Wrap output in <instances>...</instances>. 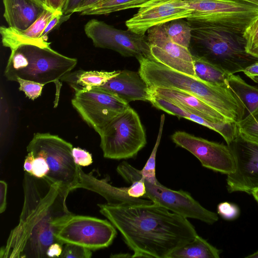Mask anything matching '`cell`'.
Instances as JSON below:
<instances>
[{"label":"cell","mask_w":258,"mask_h":258,"mask_svg":"<svg viewBox=\"0 0 258 258\" xmlns=\"http://www.w3.org/2000/svg\"><path fill=\"white\" fill-rule=\"evenodd\" d=\"M99 135L103 156L110 159L134 158L147 144L140 116L130 106L115 117Z\"/></svg>","instance_id":"cell-7"},{"label":"cell","mask_w":258,"mask_h":258,"mask_svg":"<svg viewBox=\"0 0 258 258\" xmlns=\"http://www.w3.org/2000/svg\"><path fill=\"white\" fill-rule=\"evenodd\" d=\"M16 82L19 85V90L23 92L27 97L32 100L41 95L43 88L45 85L44 84L21 78H18Z\"/></svg>","instance_id":"cell-31"},{"label":"cell","mask_w":258,"mask_h":258,"mask_svg":"<svg viewBox=\"0 0 258 258\" xmlns=\"http://www.w3.org/2000/svg\"><path fill=\"white\" fill-rule=\"evenodd\" d=\"M243 34L245 40L246 51L258 58V18L245 29Z\"/></svg>","instance_id":"cell-30"},{"label":"cell","mask_w":258,"mask_h":258,"mask_svg":"<svg viewBox=\"0 0 258 258\" xmlns=\"http://www.w3.org/2000/svg\"><path fill=\"white\" fill-rule=\"evenodd\" d=\"M192 12L185 0H151L139 8L125 24L128 30L144 35L154 26L189 18Z\"/></svg>","instance_id":"cell-15"},{"label":"cell","mask_w":258,"mask_h":258,"mask_svg":"<svg viewBox=\"0 0 258 258\" xmlns=\"http://www.w3.org/2000/svg\"><path fill=\"white\" fill-rule=\"evenodd\" d=\"M243 72L254 82L258 83V61L247 67Z\"/></svg>","instance_id":"cell-40"},{"label":"cell","mask_w":258,"mask_h":258,"mask_svg":"<svg viewBox=\"0 0 258 258\" xmlns=\"http://www.w3.org/2000/svg\"><path fill=\"white\" fill-rule=\"evenodd\" d=\"M165 117L164 114L161 115L158 134L155 145L144 166L142 170H139L141 177L152 183L158 182L156 175V157L162 135Z\"/></svg>","instance_id":"cell-29"},{"label":"cell","mask_w":258,"mask_h":258,"mask_svg":"<svg viewBox=\"0 0 258 258\" xmlns=\"http://www.w3.org/2000/svg\"><path fill=\"white\" fill-rule=\"evenodd\" d=\"M171 138L177 146L194 155L203 167L227 175L235 172V161L228 145L210 141L183 131L175 132Z\"/></svg>","instance_id":"cell-11"},{"label":"cell","mask_w":258,"mask_h":258,"mask_svg":"<svg viewBox=\"0 0 258 258\" xmlns=\"http://www.w3.org/2000/svg\"><path fill=\"white\" fill-rule=\"evenodd\" d=\"M104 1L105 0H84L80 7L75 12L80 13L84 10Z\"/></svg>","instance_id":"cell-43"},{"label":"cell","mask_w":258,"mask_h":258,"mask_svg":"<svg viewBox=\"0 0 258 258\" xmlns=\"http://www.w3.org/2000/svg\"><path fill=\"white\" fill-rule=\"evenodd\" d=\"M8 185L6 181H0V213L4 212L7 207Z\"/></svg>","instance_id":"cell-37"},{"label":"cell","mask_w":258,"mask_h":258,"mask_svg":"<svg viewBox=\"0 0 258 258\" xmlns=\"http://www.w3.org/2000/svg\"><path fill=\"white\" fill-rule=\"evenodd\" d=\"M236 1L248 2V3H252V4H255V5H256L258 6V0H236Z\"/></svg>","instance_id":"cell-46"},{"label":"cell","mask_w":258,"mask_h":258,"mask_svg":"<svg viewBox=\"0 0 258 258\" xmlns=\"http://www.w3.org/2000/svg\"><path fill=\"white\" fill-rule=\"evenodd\" d=\"M84 0H68L62 10L64 15L72 14L80 7Z\"/></svg>","instance_id":"cell-39"},{"label":"cell","mask_w":258,"mask_h":258,"mask_svg":"<svg viewBox=\"0 0 258 258\" xmlns=\"http://www.w3.org/2000/svg\"><path fill=\"white\" fill-rule=\"evenodd\" d=\"M217 213L223 219L226 220H233L240 215L239 207L233 203L224 202L217 206Z\"/></svg>","instance_id":"cell-33"},{"label":"cell","mask_w":258,"mask_h":258,"mask_svg":"<svg viewBox=\"0 0 258 258\" xmlns=\"http://www.w3.org/2000/svg\"><path fill=\"white\" fill-rule=\"evenodd\" d=\"M245 258H258V250L254 253L249 254L245 257Z\"/></svg>","instance_id":"cell-45"},{"label":"cell","mask_w":258,"mask_h":258,"mask_svg":"<svg viewBox=\"0 0 258 258\" xmlns=\"http://www.w3.org/2000/svg\"><path fill=\"white\" fill-rule=\"evenodd\" d=\"M150 89L157 96L207 120L216 123L231 122L215 109L194 95L172 88H154Z\"/></svg>","instance_id":"cell-18"},{"label":"cell","mask_w":258,"mask_h":258,"mask_svg":"<svg viewBox=\"0 0 258 258\" xmlns=\"http://www.w3.org/2000/svg\"><path fill=\"white\" fill-rule=\"evenodd\" d=\"M251 195L253 196L256 202L258 203V187L252 190L251 192Z\"/></svg>","instance_id":"cell-44"},{"label":"cell","mask_w":258,"mask_h":258,"mask_svg":"<svg viewBox=\"0 0 258 258\" xmlns=\"http://www.w3.org/2000/svg\"><path fill=\"white\" fill-rule=\"evenodd\" d=\"M40 1H42L43 3H44L46 5V0H40Z\"/></svg>","instance_id":"cell-47"},{"label":"cell","mask_w":258,"mask_h":258,"mask_svg":"<svg viewBox=\"0 0 258 258\" xmlns=\"http://www.w3.org/2000/svg\"><path fill=\"white\" fill-rule=\"evenodd\" d=\"M95 192L103 197L110 205L125 203H151V201L143 198H134L127 194V187H117L111 185L107 177L99 179L92 172L87 173L79 166V179L76 187Z\"/></svg>","instance_id":"cell-19"},{"label":"cell","mask_w":258,"mask_h":258,"mask_svg":"<svg viewBox=\"0 0 258 258\" xmlns=\"http://www.w3.org/2000/svg\"><path fill=\"white\" fill-rule=\"evenodd\" d=\"M60 258H90L92 250L74 243L64 244Z\"/></svg>","instance_id":"cell-32"},{"label":"cell","mask_w":258,"mask_h":258,"mask_svg":"<svg viewBox=\"0 0 258 258\" xmlns=\"http://www.w3.org/2000/svg\"><path fill=\"white\" fill-rule=\"evenodd\" d=\"M78 60L63 55L50 47L23 45L11 51L4 72L6 79L18 78L46 84L56 83L71 72Z\"/></svg>","instance_id":"cell-5"},{"label":"cell","mask_w":258,"mask_h":258,"mask_svg":"<svg viewBox=\"0 0 258 258\" xmlns=\"http://www.w3.org/2000/svg\"><path fill=\"white\" fill-rule=\"evenodd\" d=\"M149 102L156 108L168 114L189 119L217 132L222 136L227 145L232 143L238 135L235 123H216L209 121L157 96L153 92Z\"/></svg>","instance_id":"cell-21"},{"label":"cell","mask_w":258,"mask_h":258,"mask_svg":"<svg viewBox=\"0 0 258 258\" xmlns=\"http://www.w3.org/2000/svg\"><path fill=\"white\" fill-rule=\"evenodd\" d=\"M151 0H105L81 12V15H107L122 10L140 8Z\"/></svg>","instance_id":"cell-26"},{"label":"cell","mask_w":258,"mask_h":258,"mask_svg":"<svg viewBox=\"0 0 258 258\" xmlns=\"http://www.w3.org/2000/svg\"><path fill=\"white\" fill-rule=\"evenodd\" d=\"M23 188L19 222L1 248L0 257H47L48 247L58 242L54 235V223L71 213L66 205L70 191L26 172Z\"/></svg>","instance_id":"cell-2"},{"label":"cell","mask_w":258,"mask_h":258,"mask_svg":"<svg viewBox=\"0 0 258 258\" xmlns=\"http://www.w3.org/2000/svg\"><path fill=\"white\" fill-rule=\"evenodd\" d=\"M62 244L55 242L51 244L46 250V255L47 257H59L62 253L63 248Z\"/></svg>","instance_id":"cell-38"},{"label":"cell","mask_w":258,"mask_h":258,"mask_svg":"<svg viewBox=\"0 0 258 258\" xmlns=\"http://www.w3.org/2000/svg\"><path fill=\"white\" fill-rule=\"evenodd\" d=\"M197 78L213 85L229 87L227 74L210 62L198 56L192 55Z\"/></svg>","instance_id":"cell-24"},{"label":"cell","mask_w":258,"mask_h":258,"mask_svg":"<svg viewBox=\"0 0 258 258\" xmlns=\"http://www.w3.org/2000/svg\"><path fill=\"white\" fill-rule=\"evenodd\" d=\"M72 155L75 163L78 166H88L93 163L92 155L89 152L79 147H73Z\"/></svg>","instance_id":"cell-35"},{"label":"cell","mask_w":258,"mask_h":258,"mask_svg":"<svg viewBox=\"0 0 258 258\" xmlns=\"http://www.w3.org/2000/svg\"><path fill=\"white\" fill-rule=\"evenodd\" d=\"M138 61V71L150 88L175 89L194 95L231 122L237 123L246 114L244 104L230 87L213 85L171 69L152 58H142Z\"/></svg>","instance_id":"cell-3"},{"label":"cell","mask_w":258,"mask_h":258,"mask_svg":"<svg viewBox=\"0 0 258 258\" xmlns=\"http://www.w3.org/2000/svg\"><path fill=\"white\" fill-rule=\"evenodd\" d=\"M144 180L146 188L144 199L186 218L197 219L208 224H213L218 220L216 213L205 208L189 192L170 189L159 181L152 183Z\"/></svg>","instance_id":"cell-12"},{"label":"cell","mask_w":258,"mask_h":258,"mask_svg":"<svg viewBox=\"0 0 258 258\" xmlns=\"http://www.w3.org/2000/svg\"><path fill=\"white\" fill-rule=\"evenodd\" d=\"M34 159V156L32 153L28 152L24 160V170L26 172H27L30 175H31L32 173V165Z\"/></svg>","instance_id":"cell-42"},{"label":"cell","mask_w":258,"mask_h":258,"mask_svg":"<svg viewBox=\"0 0 258 258\" xmlns=\"http://www.w3.org/2000/svg\"><path fill=\"white\" fill-rule=\"evenodd\" d=\"M4 18L9 27L25 30L33 24L47 9L40 0H3Z\"/></svg>","instance_id":"cell-20"},{"label":"cell","mask_w":258,"mask_h":258,"mask_svg":"<svg viewBox=\"0 0 258 258\" xmlns=\"http://www.w3.org/2000/svg\"><path fill=\"white\" fill-rule=\"evenodd\" d=\"M228 145L235 159L236 170L227 176V190L251 195L252 190L258 187V144L238 134Z\"/></svg>","instance_id":"cell-13"},{"label":"cell","mask_w":258,"mask_h":258,"mask_svg":"<svg viewBox=\"0 0 258 258\" xmlns=\"http://www.w3.org/2000/svg\"><path fill=\"white\" fill-rule=\"evenodd\" d=\"M32 154L34 159L33 162L31 175L38 178L44 179L49 172L48 164L45 158L41 155Z\"/></svg>","instance_id":"cell-34"},{"label":"cell","mask_w":258,"mask_h":258,"mask_svg":"<svg viewBox=\"0 0 258 258\" xmlns=\"http://www.w3.org/2000/svg\"><path fill=\"white\" fill-rule=\"evenodd\" d=\"M162 25L167 34L174 42L189 48L192 29L186 19H174Z\"/></svg>","instance_id":"cell-27"},{"label":"cell","mask_w":258,"mask_h":258,"mask_svg":"<svg viewBox=\"0 0 258 258\" xmlns=\"http://www.w3.org/2000/svg\"><path fill=\"white\" fill-rule=\"evenodd\" d=\"M147 32L152 59L171 69L197 78L189 48L174 42L162 24L150 28Z\"/></svg>","instance_id":"cell-14"},{"label":"cell","mask_w":258,"mask_h":258,"mask_svg":"<svg viewBox=\"0 0 258 258\" xmlns=\"http://www.w3.org/2000/svg\"><path fill=\"white\" fill-rule=\"evenodd\" d=\"M68 0H46V5L50 9L54 11L62 12Z\"/></svg>","instance_id":"cell-41"},{"label":"cell","mask_w":258,"mask_h":258,"mask_svg":"<svg viewBox=\"0 0 258 258\" xmlns=\"http://www.w3.org/2000/svg\"><path fill=\"white\" fill-rule=\"evenodd\" d=\"M111 92L128 104L131 101H149L152 96L150 87L140 73L120 71L116 76L98 87Z\"/></svg>","instance_id":"cell-17"},{"label":"cell","mask_w":258,"mask_h":258,"mask_svg":"<svg viewBox=\"0 0 258 258\" xmlns=\"http://www.w3.org/2000/svg\"><path fill=\"white\" fill-rule=\"evenodd\" d=\"M71 15V14L64 15L62 12L57 13L48 23L42 33L41 37L48 40V34L55 29L61 22L68 20Z\"/></svg>","instance_id":"cell-36"},{"label":"cell","mask_w":258,"mask_h":258,"mask_svg":"<svg viewBox=\"0 0 258 258\" xmlns=\"http://www.w3.org/2000/svg\"><path fill=\"white\" fill-rule=\"evenodd\" d=\"M120 72V70L109 72L78 70L69 72L60 80L67 83L76 92L101 86Z\"/></svg>","instance_id":"cell-22"},{"label":"cell","mask_w":258,"mask_h":258,"mask_svg":"<svg viewBox=\"0 0 258 258\" xmlns=\"http://www.w3.org/2000/svg\"><path fill=\"white\" fill-rule=\"evenodd\" d=\"M71 103L82 119L98 134L130 106L117 95L98 87L75 92Z\"/></svg>","instance_id":"cell-9"},{"label":"cell","mask_w":258,"mask_h":258,"mask_svg":"<svg viewBox=\"0 0 258 258\" xmlns=\"http://www.w3.org/2000/svg\"><path fill=\"white\" fill-rule=\"evenodd\" d=\"M191 27L189 49L229 74L243 72L258 61L245 50L243 34L216 27L203 22L186 19Z\"/></svg>","instance_id":"cell-4"},{"label":"cell","mask_w":258,"mask_h":258,"mask_svg":"<svg viewBox=\"0 0 258 258\" xmlns=\"http://www.w3.org/2000/svg\"><path fill=\"white\" fill-rule=\"evenodd\" d=\"M60 11L46 10L37 20L25 30L1 26L0 34L3 45L11 51L23 45H33L42 47H50V43L41 37L42 33L51 19Z\"/></svg>","instance_id":"cell-16"},{"label":"cell","mask_w":258,"mask_h":258,"mask_svg":"<svg viewBox=\"0 0 258 258\" xmlns=\"http://www.w3.org/2000/svg\"><path fill=\"white\" fill-rule=\"evenodd\" d=\"M236 125L238 134L241 137L258 144V105Z\"/></svg>","instance_id":"cell-28"},{"label":"cell","mask_w":258,"mask_h":258,"mask_svg":"<svg viewBox=\"0 0 258 258\" xmlns=\"http://www.w3.org/2000/svg\"><path fill=\"white\" fill-rule=\"evenodd\" d=\"M84 31L96 47L109 49L125 57L151 58L147 36L129 30L115 28L106 23L93 19L84 26Z\"/></svg>","instance_id":"cell-10"},{"label":"cell","mask_w":258,"mask_h":258,"mask_svg":"<svg viewBox=\"0 0 258 258\" xmlns=\"http://www.w3.org/2000/svg\"><path fill=\"white\" fill-rule=\"evenodd\" d=\"M98 206L120 233L132 257L167 258L198 234L187 218L157 204Z\"/></svg>","instance_id":"cell-1"},{"label":"cell","mask_w":258,"mask_h":258,"mask_svg":"<svg viewBox=\"0 0 258 258\" xmlns=\"http://www.w3.org/2000/svg\"><path fill=\"white\" fill-rule=\"evenodd\" d=\"M72 144L57 135L37 133L27 147V152L43 156L49 167L44 178L70 191L76 189L79 179V166L74 162Z\"/></svg>","instance_id":"cell-6"},{"label":"cell","mask_w":258,"mask_h":258,"mask_svg":"<svg viewBox=\"0 0 258 258\" xmlns=\"http://www.w3.org/2000/svg\"><path fill=\"white\" fill-rule=\"evenodd\" d=\"M221 250L197 234L191 240L176 248L167 258H219Z\"/></svg>","instance_id":"cell-23"},{"label":"cell","mask_w":258,"mask_h":258,"mask_svg":"<svg viewBox=\"0 0 258 258\" xmlns=\"http://www.w3.org/2000/svg\"><path fill=\"white\" fill-rule=\"evenodd\" d=\"M54 230L61 244L74 243L92 250L108 247L117 235L116 228L109 220L72 213L56 220Z\"/></svg>","instance_id":"cell-8"},{"label":"cell","mask_w":258,"mask_h":258,"mask_svg":"<svg viewBox=\"0 0 258 258\" xmlns=\"http://www.w3.org/2000/svg\"><path fill=\"white\" fill-rule=\"evenodd\" d=\"M230 88L244 104L247 114L258 105V88L246 83L239 75L230 74L227 79Z\"/></svg>","instance_id":"cell-25"}]
</instances>
